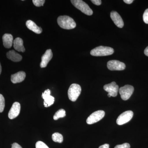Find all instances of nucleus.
Segmentation results:
<instances>
[{
    "mask_svg": "<svg viewBox=\"0 0 148 148\" xmlns=\"http://www.w3.org/2000/svg\"><path fill=\"white\" fill-rule=\"evenodd\" d=\"M133 116V112L132 111H125L118 116L116 120L117 124L122 125L127 123L132 119Z\"/></svg>",
    "mask_w": 148,
    "mask_h": 148,
    "instance_id": "obj_8",
    "label": "nucleus"
},
{
    "mask_svg": "<svg viewBox=\"0 0 148 148\" xmlns=\"http://www.w3.org/2000/svg\"><path fill=\"white\" fill-rule=\"evenodd\" d=\"M6 56L9 59L14 62H19L22 60V56L14 50L10 51L7 53Z\"/></svg>",
    "mask_w": 148,
    "mask_h": 148,
    "instance_id": "obj_17",
    "label": "nucleus"
},
{
    "mask_svg": "<svg viewBox=\"0 0 148 148\" xmlns=\"http://www.w3.org/2000/svg\"><path fill=\"white\" fill-rule=\"evenodd\" d=\"M36 148H49L42 141H38L36 143Z\"/></svg>",
    "mask_w": 148,
    "mask_h": 148,
    "instance_id": "obj_22",
    "label": "nucleus"
},
{
    "mask_svg": "<svg viewBox=\"0 0 148 148\" xmlns=\"http://www.w3.org/2000/svg\"><path fill=\"white\" fill-rule=\"evenodd\" d=\"M104 90L108 92V96L109 97H116L117 96L119 90V86L116 84L115 82H113L111 83L105 85L103 87Z\"/></svg>",
    "mask_w": 148,
    "mask_h": 148,
    "instance_id": "obj_7",
    "label": "nucleus"
},
{
    "mask_svg": "<svg viewBox=\"0 0 148 148\" xmlns=\"http://www.w3.org/2000/svg\"><path fill=\"white\" fill-rule=\"evenodd\" d=\"M5 106V98L2 94H0V112H2Z\"/></svg>",
    "mask_w": 148,
    "mask_h": 148,
    "instance_id": "obj_21",
    "label": "nucleus"
},
{
    "mask_svg": "<svg viewBox=\"0 0 148 148\" xmlns=\"http://www.w3.org/2000/svg\"><path fill=\"white\" fill-rule=\"evenodd\" d=\"M130 146L129 144L127 143H124L120 145H117L115 146L114 148H130Z\"/></svg>",
    "mask_w": 148,
    "mask_h": 148,
    "instance_id": "obj_25",
    "label": "nucleus"
},
{
    "mask_svg": "<svg viewBox=\"0 0 148 148\" xmlns=\"http://www.w3.org/2000/svg\"><path fill=\"white\" fill-rule=\"evenodd\" d=\"M144 53H145V55L148 56V46L145 49Z\"/></svg>",
    "mask_w": 148,
    "mask_h": 148,
    "instance_id": "obj_30",
    "label": "nucleus"
},
{
    "mask_svg": "<svg viewBox=\"0 0 148 148\" xmlns=\"http://www.w3.org/2000/svg\"><path fill=\"white\" fill-rule=\"evenodd\" d=\"M105 112L103 110L95 111L88 117L86 123L88 124H92L101 120L105 116Z\"/></svg>",
    "mask_w": 148,
    "mask_h": 148,
    "instance_id": "obj_6",
    "label": "nucleus"
},
{
    "mask_svg": "<svg viewBox=\"0 0 148 148\" xmlns=\"http://www.w3.org/2000/svg\"><path fill=\"white\" fill-rule=\"evenodd\" d=\"M12 148H22L20 145L16 143H14L12 145Z\"/></svg>",
    "mask_w": 148,
    "mask_h": 148,
    "instance_id": "obj_27",
    "label": "nucleus"
},
{
    "mask_svg": "<svg viewBox=\"0 0 148 148\" xmlns=\"http://www.w3.org/2000/svg\"><path fill=\"white\" fill-rule=\"evenodd\" d=\"M53 57V53L51 49H49L46 50L45 53L42 56L41 62L40 64L41 68H45L47 66L49 61Z\"/></svg>",
    "mask_w": 148,
    "mask_h": 148,
    "instance_id": "obj_12",
    "label": "nucleus"
},
{
    "mask_svg": "<svg viewBox=\"0 0 148 148\" xmlns=\"http://www.w3.org/2000/svg\"><path fill=\"white\" fill-rule=\"evenodd\" d=\"M3 44L6 48H10L13 44V38L10 34H6L3 36Z\"/></svg>",
    "mask_w": 148,
    "mask_h": 148,
    "instance_id": "obj_15",
    "label": "nucleus"
},
{
    "mask_svg": "<svg viewBox=\"0 0 148 148\" xmlns=\"http://www.w3.org/2000/svg\"><path fill=\"white\" fill-rule=\"evenodd\" d=\"M20 109L21 106L19 103L18 102H15L14 103L9 112V118L10 119H13L18 116L20 113Z\"/></svg>",
    "mask_w": 148,
    "mask_h": 148,
    "instance_id": "obj_10",
    "label": "nucleus"
},
{
    "mask_svg": "<svg viewBox=\"0 0 148 148\" xmlns=\"http://www.w3.org/2000/svg\"><path fill=\"white\" fill-rule=\"evenodd\" d=\"M111 19L116 25L119 28H122L124 26V23L121 16L116 11H112L110 14Z\"/></svg>",
    "mask_w": 148,
    "mask_h": 148,
    "instance_id": "obj_13",
    "label": "nucleus"
},
{
    "mask_svg": "<svg viewBox=\"0 0 148 148\" xmlns=\"http://www.w3.org/2000/svg\"><path fill=\"white\" fill-rule=\"evenodd\" d=\"M123 1L127 4H130L132 3L133 2V0H124Z\"/></svg>",
    "mask_w": 148,
    "mask_h": 148,
    "instance_id": "obj_29",
    "label": "nucleus"
},
{
    "mask_svg": "<svg viewBox=\"0 0 148 148\" xmlns=\"http://www.w3.org/2000/svg\"><path fill=\"white\" fill-rule=\"evenodd\" d=\"M26 26L27 28L37 34H40L42 32V30L41 27L37 26L34 21L32 20H28L26 22Z\"/></svg>",
    "mask_w": 148,
    "mask_h": 148,
    "instance_id": "obj_16",
    "label": "nucleus"
},
{
    "mask_svg": "<svg viewBox=\"0 0 148 148\" xmlns=\"http://www.w3.org/2000/svg\"><path fill=\"white\" fill-rule=\"evenodd\" d=\"M51 91L49 89L45 90L42 93V97L44 100V105L46 108L53 105L54 102V98L50 95Z\"/></svg>",
    "mask_w": 148,
    "mask_h": 148,
    "instance_id": "obj_11",
    "label": "nucleus"
},
{
    "mask_svg": "<svg viewBox=\"0 0 148 148\" xmlns=\"http://www.w3.org/2000/svg\"><path fill=\"white\" fill-rule=\"evenodd\" d=\"M57 23L61 28L65 29H73L76 27L74 19L66 15L59 16L57 18Z\"/></svg>",
    "mask_w": 148,
    "mask_h": 148,
    "instance_id": "obj_1",
    "label": "nucleus"
},
{
    "mask_svg": "<svg viewBox=\"0 0 148 148\" xmlns=\"http://www.w3.org/2000/svg\"><path fill=\"white\" fill-rule=\"evenodd\" d=\"M45 1V0H33V3L36 6L40 7L43 5Z\"/></svg>",
    "mask_w": 148,
    "mask_h": 148,
    "instance_id": "obj_23",
    "label": "nucleus"
},
{
    "mask_svg": "<svg viewBox=\"0 0 148 148\" xmlns=\"http://www.w3.org/2000/svg\"><path fill=\"white\" fill-rule=\"evenodd\" d=\"M66 116V111L64 109H61L58 110L53 116V119L57 120L60 118L64 117Z\"/></svg>",
    "mask_w": 148,
    "mask_h": 148,
    "instance_id": "obj_19",
    "label": "nucleus"
},
{
    "mask_svg": "<svg viewBox=\"0 0 148 148\" xmlns=\"http://www.w3.org/2000/svg\"><path fill=\"white\" fill-rule=\"evenodd\" d=\"M2 68L1 66V63H0V75H1V73Z\"/></svg>",
    "mask_w": 148,
    "mask_h": 148,
    "instance_id": "obj_31",
    "label": "nucleus"
},
{
    "mask_svg": "<svg viewBox=\"0 0 148 148\" xmlns=\"http://www.w3.org/2000/svg\"><path fill=\"white\" fill-rule=\"evenodd\" d=\"M114 52L112 48L100 46L92 49L90 51V54L95 56H107L112 55Z\"/></svg>",
    "mask_w": 148,
    "mask_h": 148,
    "instance_id": "obj_2",
    "label": "nucleus"
},
{
    "mask_svg": "<svg viewBox=\"0 0 148 148\" xmlns=\"http://www.w3.org/2000/svg\"><path fill=\"white\" fill-rule=\"evenodd\" d=\"M71 2L75 7L85 14L90 16L93 14L92 10L90 8L88 5L84 1L82 0H71Z\"/></svg>",
    "mask_w": 148,
    "mask_h": 148,
    "instance_id": "obj_3",
    "label": "nucleus"
},
{
    "mask_svg": "<svg viewBox=\"0 0 148 148\" xmlns=\"http://www.w3.org/2000/svg\"><path fill=\"white\" fill-rule=\"evenodd\" d=\"M52 139L56 143H61L63 142V135L58 132L53 133L52 135Z\"/></svg>",
    "mask_w": 148,
    "mask_h": 148,
    "instance_id": "obj_20",
    "label": "nucleus"
},
{
    "mask_svg": "<svg viewBox=\"0 0 148 148\" xmlns=\"http://www.w3.org/2000/svg\"><path fill=\"white\" fill-rule=\"evenodd\" d=\"M108 69L110 71H123L125 68L124 63L117 60H111L107 64Z\"/></svg>",
    "mask_w": 148,
    "mask_h": 148,
    "instance_id": "obj_9",
    "label": "nucleus"
},
{
    "mask_svg": "<svg viewBox=\"0 0 148 148\" xmlns=\"http://www.w3.org/2000/svg\"><path fill=\"white\" fill-rule=\"evenodd\" d=\"M109 147H110V145L109 144H106L100 146L98 148H109Z\"/></svg>",
    "mask_w": 148,
    "mask_h": 148,
    "instance_id": "obj_28",
    "label": "nucleus"
},
{
    "mask_svg": "<svg viewBox=\"0 0 148 148\" xmlns=\"http://www.w3.org/2000/svg\"><path fill=\"white\" fill-rule=\"evenodd\" d=\"M134 88L133 86L130 85H126L121 87L119 89V94L121 99L123 101H126L131 97L134 92Z\"/></svg>",
    "mask_w": 148,
    "mask_h": 148,
    "instance_id": "obj_5",
    "label": "nucleus"
},
{
    "mask_svg": "<svg viewBox=\"0 0 148 148\" xmlns=\"http://www.w3.org/2000/svg\"><path fill=\"white\" fill-rule=\"evenodd\" d=\"M143 18L145 23L148 24V8L146 9L144 12Z\"/></svg>",
    "mask_w": 148,
    "mask_h": 148,
    "instance_id": "obj_24",
    "label": "nucleus"
},
{
    "mask_svg": "<svg viewBox=\"0 0 148 148\" xmlns=\"http://www.w3.org/2000/svg\"><path fill=\"white\" fill-rule=\"evenodd\" d=\"M26 76L25 72H18L12 75L11 77V81L13 84L21 82L25 79Z\"/></svg>",
    "mask_w": 148,
    "mask_h": 148,
    "instance_id": "obj_14",
    "label": "nucleus"
},
{
    "mask_svg": "<svg viewBox=\"0 0 148 148\" xmlns=\"http://www.w3.org/2000/svg\"><path fill=\"white\" fill-rule=\"evenodd\" d=\"M13 47L14 49L17 51L22 52L25 51V48L23 45V41L21 38H16L14 40Z\"/></svg>",
    "mask_w": 148,
    "mask_h": 148,
    "instance_id": "obj_18",
    "label": "nucleus"
},
{
    "mask_svg": "<svg viewBox=\"0 0 148 148\" xmlns=\"http://www.w3.org/2000/svg\"><path fill=\"white\" fill-rule=\"evenodd\" d=\"M81 87L79 85L73 84L71 85L68 90L69 99L73 102L76 101L81 92Z\"/></svg>",
    "mask_w": 148,
    "mask_h": 148,
    "instance_id": "obj_4",
    "label": "nucleus"
},
{
    "mask_svg": "<svg viewBox=\"0 0 148 148\" xmlns=\"http://www.w3.org/2000/svg\"><path fill=\"white\" fill-rule=\"evenodd\" d=\"M91 1L94 4L97 5H100L101 4L102 1L101 0H92Z\"/></svg>",
    "mask_w": 148,
    "mask_h": 148,
    "instance_id": "obj_26",
    "label": "nucleus"
}]
</instances>
